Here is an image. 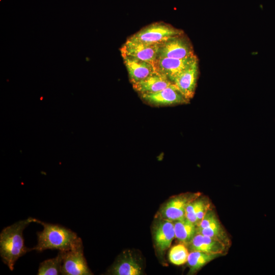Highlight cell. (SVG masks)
<instances>
[{
  "mask_svg": "<svg viewBox=\"0 0 275 275\" xmlns=\"http://www.w3.org/2000/svg\"><path fill=\"white\" fill-rule=\"evenodd\" d=\"M35 218L29 217L4 228L0 233V256L3 263L12 271L17 260L31 248L24 245L23 232Z\"/></svg>",
  "mask_w": 275,
  "mask_h": 275,
  "instance_id": "obj_1",
  "label": "cell"
},
{
  "mask_svg": "<svg viewBox=\"0 0 275 275\" xmlns=\"http://www.w3.org/2000/svg\"><path fill=\"white\" fill-rule=\"evenodd\" d=\"M34 223L41 225L43 229L37 233V243L31 248L32 251L38 252L46 250L66 251L82 240L75 232L62 225L45 223L35 218Z\"/></svg>",
  "mask_w": 275,
  "mask_h": 275,
  "instance_id": "obj_2",
  "label": "cell"
},
{
  "mask_svg": "<svg viewBox=\"0 0 275 275\" xmlns=\"http://www.w3.org/2000/svg\"><path fill=\"white\" fill-rule=\"evenodd\" d=\"M183 34L182 30L162 22H156L144 28L128 39L147 44H159Z\"/></svg>",
  "mask_w": 275,
  "mask_h": 275,
  "instance_id": "obj_3",
  "label": "cell"
},
{
  "mask_svg": "<svg viewBox=\"0 0 275 275\" xmlns=\"http://www.w3.org/2000/svg\"><path fill=\"white\" fill-rule=\"evenodd\" d=\"M63 261L61 274L63 275L92 274L84 254L82 240L72 249L62 251Z\"/></svg>",
  "mask_w": 275,
  "mask_h": 275,
  "instance_id": "obj_4",
  "label": "cell"
},
{
  "mask_svg": "<svg viewBox=\"0 0 275 275\" xmlns=\"http://www.w3.org/2000/svg\"><path fill=\"white\" fill-rule=\"evenodd\" d=\"M195 55L192 45L183 34L159 44L157 58L184 59Z\"/></svg>",
  "mask_w": 275,
  "mask_h": 275,
  "instance_id": "obj_5",
  "label": "cell"
},
{
  "mask_svg": "<svg viewBox=\"0 0 275 275\" xmlns=\"http://www.w3.org/2000/svg\"><path fill=\"white\" fill-rule=\"evenodd\" d=\"M200 196V193H186L173 197L161 208L160 218L174 222L185 217L187 206Z\"/></svg>",
  "mask_w": 275,
  "mask_h": 275,
  "instance_id": "obj_6",
  "label": "cell"
},
{
  "mask_svg": "<svg viewBox=\"0 0 275 275\" xmlns=\"http://www.w3.org/2000/svg\"><path fill=\"white\" fill-rule=\"evenodd\" d=\"M140 96L146 102L155 106L184 104L190 101L174 84L158 92L141 94Z\"/></svg>",
  "mask_w": 275,
  "mask_h": 275,
  "instance_id": "obj_7",
  "label": "cell"
},
{
  "mask_svg": "<svg viewBox=\"0 0 275 275\" xmlns=\"http://www.w3.org/2000/svg\"><path fill=\"white\" fill-rule=\"evenodd\" d=\"M158 48L159 44H147L127 39L120 50L121 55L132 57L154 65L157 59Z\"/></svg>",
  "mask_w": 275,
  "mask_h": 275,
  "instance_id": "obj_8",
  "label": "cell"
},
{
  "mask_svg": "<svg viewBox=\"0 0 275 275\" xmlns=\"http://www.w3.org/2000/svg\"><path fill=\"white\" fill-rule=\"evenodd\" d=\"M197 233L217 239L226 245L230 240L219 220L214 211L210 208L197 226Z\"/></svg>",
  "mask_w": 275,
  "mask_h": 275,
  "instance_id": "obj_9",
  "label": "cell"
},
{
  "mask_svg": "<svg viewBox=\"0 0 275 275\" xmlns=\"http://www.w3.org/2000/svg\"><path fill=\"white\" fill-rule=\"evenodd\" d=\"M198 60L196 55L181 59L157 58L154 65L157 72L172 82L178 74Z\"/></svg>",
  "mask_w": 275,
  "mask_h": 275,
  "instance_id": "obj_10",
  "label": "cell"
},
{
  "mask_svg": "<svg viewBox=\"0 0 275 275\" xmlns=\"http://www.w3.org/2000/svg\"><path fill=\"white\" fill-rule=\"evenodd\" d=\"M199 74L198 60L178 74L172 82L190 100L195 94Z\"/></svg>",
  "mask_w": 275,
  "mask_h": 275,
  "instance_id": "obj_11",
  "label": "cell"
},
{
  "mask_svg": "<svg viewBox=\"0 0 275 275\" xmlns=\"http://www.w3.org/2000/svg\"><path fill=\"white\" fill-rule=\"evenodd\" d=\"M122 57L132 84L157 72L155 66L150 63L126 55Z\"/></svg>",
  "mask_w": 275,
  "mask_h": 275,
  "instance_id": "obj_12",
  "label": "cell"
},
{
  "mask_svg": "<svg viewBox=\"0 0 275 275\" xmlns=\"http://www.w3.org/2000/svg\"><path fill=\"white\" fill-rule=\"evenodd\" d=\"M175 237L173 222L160 218L155 224L153 238L158 250L163 252L171 245Z\"/></svg>",
  "mask_w": 275,
  "mask_h": 275,
  "instance_id": "obj_13",
  "label": "cell"
},
{
  "mask_svg": "<svg viewBox=\"0 0 275 275\" xmlns=\"http://www.w3.org/2000/svg\"><path fill=\"white\" fill-rule=\"evenodd\" d=\"M189 251H199L223 255L228 245L222 241L209 236L197 233L187 245Z\"/></svg>",
  "mask_w": 275,
  "mask_h": 275,
  "instance_id": "obj_14",
  "label": "cell"
},
{
  "mask_svg": "<svg viewBox=\"0 0 275 275\" xmlns=\"http://www.w3.org/2000/svg\"><path fill=\"white\" fill-rule=\"evenodd\" d=\"M173 84L165 75L156 72L145 79L132 84L140 95L158 92Z\"/></svg>",
  "mask_w": 275,
  "mask_h": 275,
  "instance_id": "obj_15",
  "label": "cell"
},
{
  "mask_svg": "<svg viewBox=\"0 0 275 275\" xmlns=\"http://www.w3.org/2000/svg\"><path fill=\"white\" fill-rule=\"evenodd\" d=\"M142 267L137 260L130 254H124L119 257L107 271L115 275H140Z\"/></svg>",
  "mask_w": 275,
  "mask_h": 275,
  "instance_id": "obj_16",
  "label": "cell"
},
{
  "mask_svg": "<svg viewBox=\"0 0 275 275\" xmlns=\"http://www.w3.org/2000/svg\"><path fill=\"white\" fill-rule=\"evenodd\" d=\"M175 237L181 243L188 245L197 234V226L186 217L173 222Z\"/></svg>",
  "mask_w": 275,
  "mask_h": 275,
  "instance_id": "obj_17",
  "label": "cell"
},
{
  "mask_svg": "<svg viewBox=\"0 0 275 275\" xmlns=\"http://www.w3.org/2000/svg\"><path fill=\"white\" fill-rule=\"evenodd\" d=\"M200 197L190 202L187 206L185 211V217L197 226L199 225L207 211L210 208L207 200Z\"/></svg>",
  "mask_w": 275,
  "mask_h": 275,
  "instance_id": "obj_18",
  "label": "cell"
},
{
  "mask_svg": "<svg viewBox=\"0 0 275 275\" xmlns=\"http://www.w3.org/2000/svg\"><path fill=\"white\" fill-rule=\"evenodd\" d=\"M221 256L222 255L191 251L189 253L187 261L189 267V273L197 272L207 263Z\"/></svg>",
  "mask_w": 275,
  "mask_h": 275,
  "instance_id": "obj_19",
  "label": "cell"
},
{
  "mask_svg": "<svg viewBox=\"0 0 275 275\" xmlns=\"http://www.w3.org/2000/svg\"><path fill=\"white\" fill-rule=\"evenodd\" d=\"M63 252L59 251L54 258L45 260L39 264L38 275H58L61 274L63 261Z\"/></svg>",
  "mask_w": 275,
  "mask_h": 275,
  "instance_id": "obj_20",
  "label": "cell"
},
{
  "mask_svg": "<svg viewBox=\"0 0 275 275\" xmlns=\"http://www.w3.org/2000/svg\"><path fill=\"white\" fill-rule=\"evenodd\" d=\"M189 253L184 244H177L173 246L169 252V260L174 265H183L187 262Z\"/></svg>",
  "mask_w": 275,
  "mask_h": 275,
  "instance_id": "obj_21",
  "label": "cell"
}]
</instances>
